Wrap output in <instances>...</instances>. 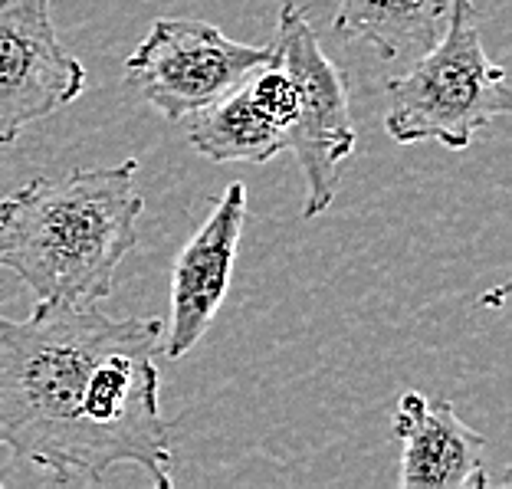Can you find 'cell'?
<instances>
[{"label": "cell", "mask_w": 512, "mask_h": 489, "mask_svg": "<svg viewBox=\"0 0 512 489\" xmlns=\"http://www.w3.org/2000/svg\"><path fill=\"white\" fill-rule=\"evenodd\" d=\"M161 335V319H112L96 302L37 299L27 319L0 316V447L56 483L138 467L171 489Z\"/></svg>", "instance_id": "6da1fadb"}, {"label": "cell", "mask_w": 512, "mask_h": 489, "mask_svg": "<svg viewBox=\"0 0 512 489\" xmlns=\"http://www.w3.org/2000/svg\"><path fill=\"white\" fill-rule=\"evenodd\" d=\"M138 161L76 168L60 178H33L0 197V270L14 273L37 299L102 302L115 273L138 247Z\"/></svg>", "instance_id": "7a4b0ae2"}, {"label": "cell", "mask_w": 512, "mask_h": 489, "mask_svg": "<svg viewBox=\"0 0 512 489\" xmlns=\"http://www.w3.org/2000/svg\"><path fill=\"white\" fill-rule=\"evenodd\" d=\"M384 89V132L398 145L437 142L463 151L483 125L512 112L509 76L486 56L473 0H453L440 40Z\"/></svg>", "instance_id": "3957f363"}, {"label": "cell", "mask_w": 512, "mask_h": 489, "mask_svg": "<svg viewBox=\"0 0 512 489\" xmlns=\"http://www.w3.org/2000/svg\"><path fill=\"white\" fill-rule=\"evenodd\" d=\"M273 56L293 79V119L286 125V151L306 178L302 217L316 220L339 194V165L355 148V122L348 106V79L322 53L316 30L296 4L279 7Z\"/></svg>", "instance_id": "277c9868"}, {"label": "cell", "mask_w": 512, "mask_h": 489, "mask_svg": "<svg viewBox=\"0 0 512 489\" xmlns=\"http://www.w3.org/2000/svg\"><path fill=\"white\" fill-rule=\"evenodd\" d=\"M270 56L273 46L230 40L211 20L158 17L125 60V79L168 122H184L247 83Z\"/></svg>", "instance_id": "5b68a950"}, {"label": "cell", "mask_w": 512, "mask_h": 489, "mask_svg": "<svg viewBox=\"0 0 512 489\" xmlns=\"http://www.w3.org/2000/svg\"><path fill=\"white\" fill-rule=\"evenodd\" d=\"M86 89V69L56 37L50 0H0V145Z\"/></svg>", "instance_id": "8992f818"}, {"label": "cell", "mask_w": 512, "mask_h": 489, "mask_svg": "<svg viewBox=\"0 0 512 489\" xmlns=\"http://www.w3.org/2000/svg\"><path fill=\"white\" fill-rule=\"evenodd\" d=\"M247 204V188H243V181H234L217 197L207 220L194 230V237L184 243V250L174 260L171 332H165V355L171 362L197 348L224 306L240 234L247 224Z\"/></svg>", "instance_id": "52a82bcc"}, {"label": "cell", "mask_w": 512, "mask_h": 489, "mask_svg": "<svg viewBox=\"0 0 512 489\" xmlns=\"http://www.w3.org/2000/svg\"><path fill=\"white\" fill-rule=\"evenodd\" d=\"M401 444V489H486V437L453 411L450 401H430L421 391L401 394L391 417Z\"/></svg>", "instance_id": "ba28073f"}, {"label": "cell", "mask_w": 512, "mask_h": 489, "mask_svg": "<svg viewBox=\"0 0 512 489\" xmlns=\"http://www.w3.org/2000/svg\"><path fill=\"white\" fill-rule=\"evenodd\" d=\"M453 0H339L332 30L348 43H371L384 60L421 56L440 40Z\"/></svg>", "instance_id": "9c48e42d"}, {"label": "cell", "mask_w": 512, "mask_h": 489, "mask_svg": "<svg viewBox=\"0 0 512 489\" xmlns=\"http://www.w3.org/2000/svg\"><path fill=\"white\" fill-rule=\"evenodd\" d=\"M181 125H188V142L217 165L224 161L266 165L279 151H286L283 128L253 99L250 79L211 106L191 112Z\"/></svg>", "instance_id": "30bf717a"}]
</instances>
